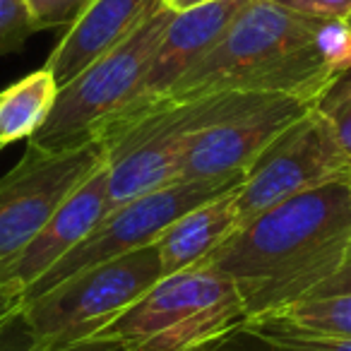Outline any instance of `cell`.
Segmentation results:
<instances>
[{
	"instance_id": "obj_1",
	"label": "cell",
	"mask_w": 351,
	"mask_h": 351,
	"mask_svg": "<svg viewBox=\"0 0 351 351\" xmlns=\"http://www.w3.org/2000/svg\"><path fill=\"white\" fill-rule=\"evenodd\" d=\"M351 241V178L293 195L245 221L202 265L221 272L245 320L287 311L339 269Z\"/></svg>"
},
{
	"instance_id": "obj_2",
	"label": "cell",
	"mask_w": 351,
	"mask_h": 351,
	"mask_svg": "<svg viewBox=\"0 0 351 351\" xmlns=\"http://www.w3.org/2000/svg\"><path fill=\"white\" fill-rule=\"evenodd\" d=\"M317 22L274 0H248L215 49L164 101H188L215 92H250L291 94L317 104L339 75L332 73L315 49Z\"/></svg>"
},
{
	"instance_id": "obj_3",
	"label": "cell",
	"mask_w": 351,
	"mask_h": 351,
	"mask_svg": "<svg viewBox=\"0 0 351 351\" xmlns=\"http://www.w3.org/2000/svg\"><path fill=\"white\" fill-rule=\"evenodd\" d=\"M245 320L236 287L210 265L161 277L99 339L125 351H193Z\"/></svg>"
},
{
	"instance_id": "obj_4",
	"label": "cell",
	"mask_w": 351,
	"mask_h": 351,
	"mask_svg": "<svg viewBox=\"0 0 351 351\" xmlns=\"http://www.w3.org/2000/svg\"><path fill=\"white\" fill-rule=\"evenodd\" d=\"M164 277L156 245L132 250L73 274L22 301L20 317L41 349H68L97 339Z\"/></svg>"
},
{
	"instance_id": "obj_5",
	"label": "cell",
	"mask_w": 351,
	"mask_h": 351,
	"mask_svg": "<svg viewBox=\"0 0 351 351\" xmlns=\"http://www.w3.org/2000/svg\"><path fill=\"white\" fill-rule=\"evenodd\" d=\"M171 17L173 12L159 3L128 39L60 87L51 116L27 145L41 152H68L97 142L104 128L135 99Z\"/></svg>"
},
{
	"instance_id": "obj_6",
	"label": "cell",
	"mask_w": 351,
	"mask_h": 351,
	"mask_svg": "<svg viewBox=\"0 0 351 351\" xmlns=\"http://www.w3.org/2000/svg\"><path fill=\"white\" fill-rule=\"evenodd\" d=\"M241 97L243 92H215L188 101H161L125 130L99 142L108 161L106 215L178 181L195 135L231 111Z\"/></svg>"
},
{
	"instance_id": "obj_7",
	"label": "cell",
	"mask_w": 351,
	"mask_h": 351,
	"mask_svg": "<svg viewBox=\"0 0 351 351\" xmlns=\"http://www.w3.org/2000/svg\"><path fill=\"white\" fill-rule=\"evenodd\" d=\"M243 176L236 178H210V181H173L169 186L140 195L125 205L116 207L113 212L104 215L97 229L68 253L53 269L44 274L36 284L25 291L22 301L34 298L49 289L58 287L60 282L70 279L73 274L82 272L94 265L108 263L132 250L154 245L156 239L173 224L178 217L191 212L202 202L219 197L224 193L241 186Z\"/></svg>"
},
{
	"instance_id": "obj_8",
	"label": "cell",
	"mask_w": 351,
	"mask_h": 351,
	"mask_svg": "<svg viewBox=\"0 0 351 351\" xmlns=\"http://www.w3.org/2000/svg\"><path fill=\"white\" fill-rule=\"evenodd\" d=\"M339 178H351V159L341 152L327 121L313 106L245 171L236 188L241 226L289 197Z\"/></svg>"
},
{
	"instance_id": "obj_9",
	"label": "cell",
	"mask_w": 351,
	"mask_h": 351,
	"mask_svg": "<svg viewBox=\"0 0 351 351\" xmlns=\"http://www.w3.org/2000/svg\"><path fill=\"white\" fill-rule=\"evenodd\" d=\"M106 159L99 142L68 152L27 154L0 178V265L17 255L68 195Z\"/></svg>"
},
{
	"instance_id": "obj_10",
	"label": "cell",
	"mask_w": 351,
	"mask_h": 351,
	"mask_svg": "<svg viewBox=\"0 0 351 351\" xmlns=\"http://www.w3.org/2000/svg\"><path fill=\"white\" fill-rule=\"evenodd\" d=\"M315 104L291 94L243 92L231 111L197 132L178 169V181L245 176L253 161Z\"/></svg>"
},
{
	"instance_id": "obj_11",
	"label": "cell",
	"mask_w": 351,
	"mask_h": 351,
	"mask_svg": "<svg viewBox=\"0 0 351 351\" xmlns=\"http://www.w3.org/2000/svg\"><path fill=\"white\" fill-rule=\"evenodd\" d=\"M248 0H215L186 12H173L159 49L149 63L135 99L104 128L97 142L118 135L161 104L178 82L210 53Z\"/></svg>"
},
{
	"instance_id": "obj_12",
	"label": "cell",
	"mask_w": 351,
	"mask_h": 351,
	"mask_svg": "<svg viewBox=\"0 0 351 351\" xmlns=\"http://www.w3.org/2000/svg\"><path fill=\"white\" fill-rule=\"evenodd\" d=\"M108 161L104 159L92 173L51 215L41 231L10 260L0 265V287L22 293L73 253L106 215Z\"/></svg>"
},
{
	"instance_id": "obj_13",
	"label": "cell",
	"mask_w": 351,
	"mask_h": 351,
	"mask_svg": "<svg viewBox=\"0 0 351 351\" xmlns=\"http://www.w3.org/2000/svg\"><path fill=\"white\" fill-rule=\"evenodd\" d=\"M156 5L159 0H92L60 36L46 68L53 73L56 82L65 87L94 60L128 39Z\"/></svg>"
},
{
	"instance_id": "obj_14",
	"label": "cell",
	"mask_w": 351,
	"mask_h": 351,
	"mask_svg": "<svg viewBox=\"0 0 351 351\" xmlns=\"http://www.w3.org/2000/svg\"><path fill=\"white\" fill-rule=\"evenodd\" d=\"M239 226L236 188L178 217L154 243L164 277L202 265L239 231Z\"/></svg>"
},
{
	"instance_id": "obj_15",
	"label": "cell",
	"mask_w": 351,
	"mask_h": 351,
	"mask_svg": "<svg viewBox=\"0 0 351 351\" xmlns=\"http://www.w3.org/2000/svg\"><path fill=\"white\" fill-rule=\"evenodd\" d=\"M60 84L49 68L29 73L0 92V149L29 140L51 116Z\"/></svg>"
},
{
	"instance_id": "obj_16",
	"label": "cell",
	"mask_w": 351,
	"mask_h": 351,
	"mask_svg": "<svg viewBox=\"0 0 351 351\" xmlns=\"http://www.w3.org/2000/svg\"><path fill=\"white\" fill-rule=\"evenodd\" d=\"M274 317L325 337H351V293H330V296H308L274 313Z\"/></svg>"
},
{
	"instance_id": "obj_17",
	"label": "cell",
	"mask_w": 351,
	"mask_h": 351,
	"mask_svg": "<svg viewBox=\"0 0 351 351\" xmlns=\"http://www.w3.org/2000/svg\"><path fill=\"white\" fill-rule=\"evenodd\" d=\"M253 325L260 335L267 339L277 341L279 346L289 351H351V337H325V335H313V332L298 330V327L289 325V322L279 320L274 315H265L258 320H245Z\"/></svg>"
},
{
	"instance_id": "obj_18",
	"label": "cell",
	"mask_w": 351,
	"mask_h": 351,
	"mask_svg": "<svg viewBox=\"0 0 351 351\" xmlns=\"http://www.w3.org/2000/svg\"><path fill=\"white\" fill-rule=\"evenodd\" d=\"M315 108L327 121L341 152L351 159V70L337 75L335 82L317 99Z\"/></svg>"
},
{
	"instance_id": "obj_19",
	"label": "cell",
	"mask_w": 351,
	"mask_h": 351,
	"mask_svg": "<svg viewBox=\"0 0 351 351\" xmlns=\"http://www.w3.org/2000/svg\"><path fill=\"white\" fill-rule=\"evenodd\" d=\"M315 49L332 73L351 70V27L346 20H320L315 29Z\"/></svg>"
},
{
	"instance_id": "obj_20",
	"label": "cell",
	"mask_w": 351,
	"mask_h": 351,
	"mask_svg": "<svg viewBox=\"0 0 351 351\" xmlns=\"http://www.w3.org/2000/svg\"><path fill=\"white\" fill-rule=\"evenodd\" d=\"M0 351H125L118 341L111 339H89L82 344L68 346V349H41L34 344L29 330L22 322L20 313L12 315L10 320H5L0 325Z\"/></svg>"
},
{
	"instance_id": "obj_21",
	"label": "cell",
	"mask_w": 351,
	"mask_h": 351,
	"mask_svg": "<svg viewBox=\"0 0 351 351\" xmlns=\"http://www.w3.org/2000/svg\"><path fill=\"white\" fill-rule=\"evenodd\" d=\"M32 34L36 27L25 0H0V56L22 51Z\"/></svg>"
},
{
	"instance_id": "obj_22",
	"label": "cell",
	"mask_w": 351,
	"mask_h": 351,
	"mask_svg": "<svg viewBox=\"0 0 351 351\" xmlns=\"http://www.w3.org/2000/svg\"><path fill=\"white\" fill-rule=\"evenodd\" d=\"M36 32L70 27L92 0H25Z\"/></svg>"
},
{
	"instance_id": "obj_23",
	"label": "cell",
	"mask_w": 351,
	"mask_h": 351,
	"mask_svg": "<svg viewBox=\"0 0 351 351\" xmlns=\"http://www.w3.org/2000/svg\"><path fill=\"white\" fill-rule=\"evenodd\" d=\"M193 351H289V349L279 346L277 341L267 339L253 325H248L243 320L236 327H231L229 332L215 337V339H210L207 344L197 346Z\"/></svg>"
},
{
	"instance_id": "obj_24",
	"label": "cell",
	"mask_w": 351,
	"mask_h": 351,
	"mask_svg": "<svg viewBox=\"0 0 351 351\" xmlns=\"http://www.w3.org/2000/svg\"><path fill=\"white\" fill-rule=\"evenodd\" d=\"M274 3L311 20H346L351 15V0H274Z\"/></svg>"
},
{
	"instance_id": "obj_25",
	"label": "cell",
	"mask_w": 351,
	"mask_h": 351,
	"mask_svg": "<svg viewBox=\"0 0 351 351\" xmlns=\"http://www.w3.org/2000/svg\"><path fill=\"white\" fill-rule=\"evenodd\" d=\"M330 293H351V241L346 245V253L341 258V265L313 296H330Z\"/></svg>"
},
{
	"instance_id": "obj_26",
	"label": "cell",
	"mask_w": 351,
	"mask_h": 351,
	"mask_svg": "<svg viewBox=\"0 0 351 351\" xmlns=\"http://www.w3.org/2000/svg\"><path fill=\"white\" fill-rule=\"evenodd\" d=\"M22 308V293L12 291L8 287H0V325L5 320H10L12 315H17Z\"/></svg>"
},
{
	"instance_id": "obj_27",
	"label": "cell",
	"mask_w": 351,
	"mask_h": 351,
	"mask_svg": "<svg viewBox=\"0 0 351 351\" xmlns=\"http://www.w3.org/2000/svg\"><path fill=\"white\" fill-rule=\"evenodd\" d=\"M159 3L164 8H169L171 12H186V10H193V8L215 3V0H159Z\"/></svg>"
},
{
	"instance_id": "obj_28",
	"label": "cell",
	"mask_w": 351,
	"mask_h": 351,
	"mask_svg": "<svg viewBox=\"0 0 351 351\" xmlns=\"http://www.w3.org/2000/svg\"><path fill=\"white\" fill-rule=\"evenodd\" d=\"M346 22H349V27H351V15H349V17H346Z\"/></svg>"
}]
</instances>
